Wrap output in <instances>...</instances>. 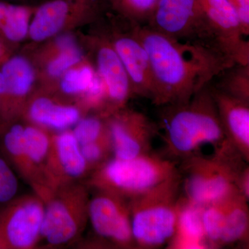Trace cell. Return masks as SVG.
I'll use <instances>...</instances> for the list:
<instances>
[{
  "label": "cell",
  "instance_id": "6da1fadb",
  "mask_svg": "<svg viewBox=\"0 0 249 249\" xmlns=\"http://www.w3.org/2000/svg\"><path fill=\"white\" fill-rule=\"evenodd\" d=\"M133 34L148 54L153 85L150 101L158 107L188 103L223 71L235 65L206 42L173 38L141 24Z\"/></svg>",
  "mask_w": 249,
  "mask_h": 249
},
{
  "label": "cell",
  "instance_id": "7a4b0ae2",
  "mask_svg": "<svg viewBox=\"0 0 249 249\" xmlns=\"http://www.w3.org/2000/svg\"><path fill=\"white\" fill-rule=\"evenodd\" d=\"M210 85L188 103L162 107L161 127L168 158L181 161L198 154L206 144L214 148L227 142Z\"/></svg>",
  "mask_w": 249,
  "mask_h": 249
},
{
  "label": "cell",
  "instance_id": "3957f363",
  "mask_svg": "<svg viewBox=\"0 0 249 249\" xmlns=\"http://www.w3.org/2000/svg\"><path fill=\"white\" fill-rule=\"evenodd\" d=\"M245 163L227 142L214 147L213 155L210 157L198 153L185 159L178 168L183 197L204 207L240 193L237 182Z\"/></svg>",
  "mask_w": 249,
  "mask_h": 249
},
{
  "label": "cell",
  "instance_id": "277c9868",
  "mask_svg": "<svg viewBox=\"0 0 249 249\" xmlns=\"http://www.w3.org/2000/svg\"><path fill=\"white\" fill-rule=\"evenodd\" d=\"M181 199L179 173L129 200L135 248L158 249L168 245L176 231Z\"/></svg>",
  "mask_w": 249,
  "mask_h": 249
},
{
  "label": "cell",
  "instance_id": "5b68a950",
  "mask_svg": "<svg viewBox=\"0 0 249 249\" xmlns=\"http://www.w3.org/2000/svg\"><path fill=\"white\" fill-rule=\"evenodd\" d=\"M177 163L152 152L129 160L113 157L94 169L89 183L129 201L178 175Z\"/></svg>",
  "mask_w": 249,
  "mask_h": 249
},
{
  "label": "cell",
  "instance_id": "8992f818",
  "mask_svg": "<svg viewBox=\"0 0 249 249\" xmlns=\"http://www.w3.org/2000/svg\"><path fill=\"white\" fill-rule=\"evenodd\" d=\"M45 204L40 237L48 245L59 246L76 238L88 218L89 197L81 185L68 183L56 188L35 189Z\"/></svg>",
  "mask_w": 249,
  "mask_h": 249
},
{
  "label": "cell",
  "instance_id": "52a82bcc",
  "mask_svg": "<svg viewBox=\"0 0 249 249\" xmlns=\"http://www.w3.org/2000/svg\"><path fill=\"white\" fill-rule=\"evenodd\" d=\"M45 204L37 196L14 199L0 211V249H26L40 238Z\"/></svg>",
  "mask_w": 249,
  "mask_h": 249
},
{
  "label": "cell",
  "instance_id": "ba28073f",
  "mask_svg": "<svg viewBox=\"0 0 249 249\" xmlns=\"http://www.w3.org/2000/svg\"><path fill=\"white\" fill-rule=\"evenodd\" d=\"M199 3L214 47L234 63L249 65V42L230 2L228 0H199Z\"/></svg>",
  "mask_w": 249,
  "mask_h": 249
},
{
  "label": "cell",
  "instance_id": "9c48e42d",
  "mask_svg": "<svg viewBox=\"0 0 249 249\" xmlns=\"http://www.w3.org/2000/svg\"><path fill=\"white\" fill-rule=\"evenodd\" d=\"M148 22L149 27L173 38L214 46L199 0H160Z\"/></svg>",
  "mask_w": 249,
  "mask_h": 249
},
{
  "label": "cell",
  "instance_id": "30bf717a",
  "mask_svg": "<svg viewBox=\"0 0 249 249\" xmlns=\"http://www.w3.org/2000/svg\"><path fill=\"white\" fill-rule=\"evenodd\" d=\"M88 218L100 237L124 249L135 248L129 201L120 196L98 191L88 204Z\"/></svg>",
  "mask_w": 249,
  "mask_h": 249
},
{
  "label": "cell",
  "instance_id": "8fae6325",
  "mask_svg": "<svg viewBox=\"0 0 249 249\" xmlns=\"http://www.w3.org/2000/svg\"><path fill=\"white\" fill-rule=\"evenodd\" d=\"M107 124L115 158L129 160L152 152V141L158 128L142 111H123Z\"/></svg>",
  "mask_w": 249,
  "mask_h": 249
},
{
  "label": "cell",
  "instance_id": "7c38bea8",
  "mask_svg": "<svg viewBox=\"0 0 249 249\" xmlns=\"http://www.w3.org/2000/svg\"><path fill=\"white\" fill-rule=\"evenodd\" d=\"M90 168L73 133L64 131L51 138L43 175L45 186L56 188L84 176Z\"/></svg>",
  "mask_w": 249,
  "mask_h": 249
},
{
  "label": "cell",
  "instance_id": "4fadbf2b",
  "mask_svg": "<svg viewBox=\"0 0 249 249\" xmlns=\"http://www.w3.org/2000/svg\"><path fill=\"white\" fill-rule=\"evenodd\" d=\"M211 88L226 140L249 163V102Z\"/></svg>",
  "mask_w": 249,
  "mask_h": 249
},
{
  "label": "cell",
  "instance_id": "5bb4252c",
  "mask_svg": "<svg viewBox=\"0 0 249 249\" xmlns=\"http://www.w3.org/2000/svg\"><path fill=\"white\" fill-rule=\"evenodd\" d=\"M130 82L132 93L151 100L153 85L150 58L145 47L134 34L116 39L113 45Z\"/></svg>",
  "mask_w": 249,
  "mask_h": 249
},
{
  "label": "cell",
  "instance_id": "9a60e30c",
  "mask_svg": "<svg viewBox=\"0 0 249 249\" xmlns=\"http://www.w3.org/2000/svg\"><path fill=\"white\" fill-rule=\"evenodd\" d=\"M98 75L105 85L106 98L122 107L132 94L130 82L114 47L103 45L97 53Z\"/></svg>",
  "mask_w": 249,
  "mask_h": 249
},
{
  "label": "cell",
  "instance_id": "2e32d148",
  "mask_svg": "<svg viewBox=\"0 0 249 249\" xmlns=\"http://www.w3.org/2000/svg\"><path fill=\"white\" fill-rule=\"evenodd\" d=\"M0 149L9 163L26 178L34 188L44 183L28 160L24 141V127L19 124L10 127L0 126Z\"/></svg>",
  "mask_w": 249,
  "mask_h": 249
},
{
  "label": "cell",
  "instance_id": "e0dca14e",
  "mask_svg": "<svg viewBox=\"0 0 249 249\" xmlns=\"http://www.w3.org/2000/svg\"><path fill=\"white\" fill-rule=\"evenodd\" d=\"M202 209L182 196L176 231L167 245L168 248L209 249L201 222Z\"/></svg>",
  "mask_w": 249,
  "mask_h": 249
},
{
  "label": "cell",
  "instance_id": "ac0fdd59",
  "mask_svg": "<svg viewBox=\"0 0 249 249\" xmlns=\"http://www.w3.org/2000/svg\"><path fill=\"white\" fill-rule=\"evenodd\" d=\"M249 237V200L240 193H237L229 201L219 248L237 243L247 245Z\"/></svg>",
  "mask_w": 249,
  "mask_h": 249
},
{
  "label": "cell",
  "instance_id": "d6986e66",
  "mask_svg": "<svg viewBox=\"0 0 249 249\" xmlns=\"http://www.w3.org/2000/svg\"><path fill=\"white\" fill-rule=\"evenodd\" d=\"M29 115L34 122L57 130L69 128L80 118L76 108L54 104L47 98L36 99L31 105Z\"/></svg>",
  "mask_w": 249,
  "mask_h": 249
},
{
  "label": "cell",
  "instance_id": "ffe728a7",
  "mask_svg": "<svg viewBox=\"0 0 249 249\" xmlns=\"http://www.w3.org/2000/svg\"><path fill=\"white\" fill-rule=\"evenodd\" d=\"M69 10V4L65 0H55L42 5L31 24V38L41 41L56 34L65 22Z\"/></svg>",
  "mask_w": 249,
  "mask_h": 249
},
{
  "label": "cell",
  "instance_id": "44dd1931",
  "mask_svg": "<svg viewBox=\"0 0 249 249\" xmlns=\"http://www.w3.org/2000/svg\"><path fill=\"white\" fill-rule=\"evenodd\" d=\"M7 85L9 100L27 94L34 83V71L30 64L22 57L6 60L1 67Z\"/></svg>",
  "mask_w": 249,
  "mask_h": 249
},
{
  "label": "cell",
  "instance_id": "7402d4cb",
  "mask_svg": "<svg viewBox=\"0 0 249 249\" xmlns=\"http://www.w3.org/2000/svg\"><path fill=\"white\" fill-rule=\"evenodd\" d=\"M29 12L22 6L0 1V33L13 42L22 40L29 28Z\"/></svg>",
  "mask_w": 249,
  "mask_h": 249
},
{
  "label": "cell",
  "instance_id": "603a6c76",
  "mask_svg": "<svg viewBox=\"0 0 249 249\" xmlns=\"http://www.w3.org/2000/svg\"><path fill=\"white\" fill-rule=\"evenodd\" d=\"M234 195L224 200L203 207L201 222L205 238L209 248H219V242L224 229L228 206L231 198Z\"/></svg>",
  "mask_w": 249,
  "mask_h": 249
},
{
  "label": "cell",
  "instance_id": "cb8c5ba5",
  "mask_svg": "<svg viewBox=\"0 0 249 249\" xmlns=\"http://www.w3.org/2000/svg\"><path fill=\"white\" fill-rule=\"evenodd\" d=\"M24 141L28 160L44 185L43 170L51 146V138L43 131L32 126L24 127Z\"/></svg>",
  "mask_w": 249,
  "mask_h": 249
},
{
  "label": "cell",
  "instance_id": "d4e9b609",
  "mask_svg": "<svg viewBox=\"0 0 249 249\" xmlns=\"http://www.w3.org/2000/svg\"><path fill=\"white\" fill-rule=\"evenodd\" d=\"M217 89L242 101L249 102V65H235L223 71Z\"/></svg>",
  "mask_w": 249,
  "mask_h": 249
},
{
  "label": "cell",
  "instance_id": "484cf974",
  "mask_svg": "<svg viewBox=\"0 0 249 249\" xmlns=\"http://www.w3.org/2000/svg\"><path fill=\"white\" fill-rule=\"evenodd\" d=\"M72 133L80 146L107 137L109 131L108 124H103L101 119L89 117L78 121Z\"/></svg>",
  "mask_w": 249,
  "mask_h": 249
},
{
  "label": "cell",
  "instance_id": "4316f807",
  "mask_svg": "<svg viewBox=\"0 0 249 249\" xmlns=\"http://www.w3.org/2000/svg\"><path fill=\"white\" fill-rule=\"evenodd\" d=\"M80 151L90 168H97L109 160L112 153L110 134L96 142L80 145Z\"/></svg>",
  "mask_w": 249,
  "mask_h": 249
},
{
  "label": "cell",
  "instance_id": "83f0119b",
  "mask_svg": "<svg viewBox=\"0 0 249 249\" xmlns=\"http://www.w3.org/2000/svg\"><path fill=\"white\" fill-rule=\"evenodd\" d=\"M95 75L89 67H83L80 70H70L62 80V91L67 93L86 92Z\"/></svg>",
  "mask_w": 249,
  "mask_h": 249
},
{
  "label": "cell",
  "instance_id": "f1b7e54d",
  "mask_svg": "<svg viewBox=\"0 0 249 249\" xmlns=\"http://www.w3.org/2000/svg\"><path fill=\"white\" fill-rule=\"evenodd\" d=\"M18 191L17 176L4 156L0 155V204L13 200Z\"/></svg>",
  "mask_w": 249,
  "mask_h": 249
},
{
  "label": "cell",
  "instance_id": "f546056e",
  "mask_svg": "<svg viewBox=\"0 0 249 249\" xmlns=\"http://www.w3.org/2000/svg\"><path fill=\"white\" fill-rule=\"evenodd\" d=\"M127 14L140 23L149 20L160 0H121Z\"/></svg>",
  "mask_w": 249,
  "mask_h": 249
},
{
  "label": "cell",
  "instance_id": "4dcf8cb0",
  "mask_svg": "<svg viewBox=\"0 0 249 249\" xmlns=\"http://www.w3.org/2000/svg\"><path fill=\"white\" fill-rule=\"evenodd\" d=\"M81 58V53L78 47L75 48L63 49L58 58L49 65V73L53 76H59L67 69L75 65Z\"/></svg>",
  "mask_w": 249,
  "mask_h": 249
},
{
  "label": "cell",
  "instance_id": "1f68e13d",
  "mask_svg": "<svg viewBox=\"0 0 249 249\" xmlns=\"http://www.w3.org/2000/svg\"><path fill=\"white\" fill-rule=\"evenodd\" d=\"M235 9L245 35H249V0H228Z\"/></svg>",
  "mask_w": 249,
  "mask_h": 249
},
{
  "label": "cell",
  "instance_id": "d6a6232c",
  "mask_svg": "<svg viewBox=\"0 0 249 249\" xmlns=\"http://www.w3.org/2000/svg\"><path fill=\"white\" fill-rule=\"evenodd\" d=\"M237 189L240 194L249 199V168L248 164H246L241 170L237 182Z\"/></svg>",
  "mask_w": 249,
  "mask_h": 249
},
{
  "label": "cell",
  "instance_id": "836d02e7",
  "mask_svg": "<svg viewBox=\"0 0 249 249\" xmlns=\"http://www.w3.org/2000/svg\"><path fill=\"white\" fill-rule=\"evenodd\" d=\"M57 45L60 49V50L77 47L76 42H75L73 37L70 35H64L58 37L57 39Z\"/></svg>",
  "mask_w": 249,
  "mask_h": 249
},
{
  "label": "cell",
  "instance_id": "e575fe53",
  "mask_svg": "<svg viewBox=\"0 0 249 249\" xmlns=\"http://www.w3.org/2000/svg\"><path fill=\"white\" fill-rule=\"evenodd\" d=\"M3 55H4V50H3L2 47L0 45V59L2 57Z\"/></svg>",
  "mask_w": 249,
  "mask_h": 249
}]
</instances>
